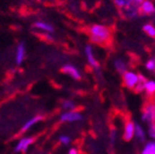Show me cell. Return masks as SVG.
<instances>
[{"mask_svg": "<svg viewBox=\"0 0 155 154\" xmlns=\"http://www.w3.org/2000/svg\"><path fill=\"white\" fill-rule=\"evenodd\" d=\"M34 142H35L34 137H23L22 139H19V141L17 142V145L15 146L14 152H16V153H18V152L25 153Z\"/></svg>", "mask_w": 155, "mask_h": 154, "instance_id": "4", "label": "cell"}, {"mask_svg": "<svg viewBox=\"0 0 155 154\" xmlns=\"http://www.w3.org/2000/svg\"><path fill=\"white\" fill-rule=\"evenodd\" d=\"M139 11H140L141 14L151 15L153 13H155V5L150 0H144L139 7Z\"/></svg>", "mask_w": 155, "mask_h": 154, "instance_id": "10", "label": "cell"}, {"mask_svg": "<svg viewBox=\"0 0 155 154\" xmlns=\"http://www.w3.org/2000/svg\"><path fill=\"white\" fill-rule=\"evenodd\" d=\"M144 0H135V5H141Z\"/></svg>", "mask_w": 155, "mask_h": 154, "instance_id": "24", "label": "cell"}, {"mask_svg": "<svg viewBox=\"0 0 155 154\" xmlns=\"http://www.w3.org/2000/svg\"><path fill=\"white\" fill-rule=\"evenodd\" d=\"M59 142L64 146H68V145H70L71 138L67 135H61V137H59Z\"/></svg>", "mask_w": 155, "mask_h": 154, "instance_id": "20", "label": "cell"}, {"mask_svg": "<svg viewBox=\"0 0 155 154\" xmlns=\"http://www.w3.org/2000/svg\"><path fill=\"white\" fill-rule=\"evenodd\" d=\"M34 27L36 29H39V30H41V32H54V28L51 24H48V23H46V22H42V21L36 22L34 24Z\"/></svg>", "mask_w": 155, "mask_h": 154, "instance_id": "12", "label": "cell"}, {"mask_svg": "<svg viewBox=\"0 0 155 154\" xmlns=\"http://www.w3.org/2000/svg\"><path fill=\"white\" fill-rule=\"evenodd\" d=\"M123 82L127 89H135L136 86L139 84V75L130 70H127L123 73Z\"/></svg>", "mask_w": 155, "mask_h": 154, "instance_id": "2", "label": "cell"}, {"mask_svg": "<svg viewBox=\"0 0 155 154\" xmlns=\"http://www.w3.org/2000/svg\"><path fill=\"white\" fill-rule=\"evenodd\" d=\"M143 32L148 35L150 38H155V27L152 24L143 25Z\"/></svg>", "mask_w": 155, "mask_h": 154, "instance_id": "17", "label": "cell"}, {"mask_svg": "<svg viewBox=\"0 0 155 154\" xmlns=\"http://www.w3.org/2000/svg\"><path fill=\"white\" fill-rule=\"evenodd\" d=\"M152 104H153V106H154V108H155V98L153 99V102H152Z\"/></svg>", "mask_w": 155, "mask_h": 154, "instance_id": "25", "label": "cell"}, {"mask_svg": "<svg viewBox=\"0 0 155 154\" xmlns=\"http://www.w3.org/2000/svg\"><path fill=\"white\" fill-rule=\"evenodd\" d=\"M43 120V116H32L31 119H29L28 121H26V123H25L24 125L22 126V128H21V132H27L28 129H30V128L32 127V126L35 125V124H37V123H39L40 121Z\"/></svg>", "mask_w": 155, "mask_h": 154, "instance_id": "11", "label": "cell"}, {"mask_svg": "<svg viewBox=\"0 0 155 154\" xmlns=\"http://www.w3.org/2000/svg\"><path fill=\"white\" fill-rule=\"evenodd\" d=\"M154 71H155V70H154Z\"/></svg>", "mask_w": 155, "mask_h": 154, "instance_id": "26", "label": "cell"}, {"mask_svg": "<svg viewBox=\"0 0 155 154\" xmlns=\"http://www.w3.org/2000/svg\"><path fill=\"white\" fill-rule=\"evenodd\" d=\"M141 118L144 122H148L149 124L155 123V108L153 104H148L144 107Z\"/></svg>", "mask_w": 155, "mask_h": 154, "instance_id": "5", "label": "cell"}, {"mask_svg": "<svg viewBox=\"0 0 155 154\" xmlns=\"http://www.w3.org/2000/svg\"><path fill=\"white\" fill-rule=\"evenodd\" d=\"M90 38L93 43L106 44L111 38L110 29L104 25L94 24L90 28Z\"/></svg>", "mask_w": 155, "mask_h": 154, "instance_id": "1", "label": "cell"}, {"mask_svg": "<svg viewBox=\"0 0 155 154\" xmlns=\"http://www.w3.org/2000/svg\"><path fill=\"white\" fill-rule=\"evenodd\" d=\"M85 55H86V59H87V62H88V64H90L93 68H95V69H98V68H99V64H98L96 57H95L93 46L91 45V44H87V45L85 46Z\"/></svg>", "mask_w": 155, "mask_h": 154, "instance_id": "6", "label": "cell"}, {"mask_svg": "<svg viewBox=\"0 0 155 154\" xmlns=\"http://www.w3.org/2000/svg\"><path fill=\"white\" fill-rule=\"evenodd\" d=\"M135 136L138 138L140 141H144L145 139V130L143 129V127L139 124H136L135 127Z\"/></svg>", "mask_w": 155, "mask_h": 154, "instance_id": "15", "label": "cell"}, {"mask_svg": "<svg viewBox=\"0 0 155 154\" xmlns=\"http://www.w3.org/2000/svg\"><path fill=\"white\" fill-rule=\"evenodd\" d=\"M140 154H155V140H151L144 143Z\"/></svg>", "mask_w": 155, "mask_h": 154, "instance_id": "14", "label": "cell"}, {"mask_svg": "<svg viewBox=\"0 0 155 154\" xmlns=\"http://www.w3.org/2000/svg\"><path fill=\"white\" fill-rule=\"evenodd\" d=\"M145 68L150 71H154L155 70V58H150V59L145 63Z\"/></svg>", "mask_w": 155, "mask_h": 154, "instance_id": "19", "label": "cell"}, {"mask_svg": "<svg viewBox=\"0 0 155 154\" xmlns=\"http://www.w3.org/2000/svg\"><path fill=\"white\" fill-rule=\"evenodd\" d=\"M149 135H150L151 138L155 140V123H152L149 126Z\"/></svg>", "mask_w": 155, "mask_h": 154, "instance_id": "21", "label": "cell"}, {"mask_svg": "<svg viewBox=\"0 0 155 154\" xmlns=\"http://www.w3.org/2000/svg\"><path fill=\"white\" fill-rule=\"evenodd\" d=\"M61 121L64 123H74V122H80L82 121L83 116L79 111H66L63 114H61Z\"/></svg>", "mask_w": 155, "mask_h": 154, "instance_id": "3", "label": "cell"}, {"mask_svg": "<svg viewBox=\"0 0 155 154\" xmlns=\"http://www.w3.org/2000/svg\"><path fill=\"white\" fill-rule=\"evenodd\" d=\"M143 91L149 95L152 96L155 94V81L154 80H147L143 84Z\"/></svg>", "mask_w": 155, "mask_h": 154, "instance_id": "13", "label": "cell"}, {"mask_svg": "<svg viewBox=\"0 0 155 154\" xmlns=\"http://www.w3.org/2000/svg\"><path fill=\"white\" fill-rule=\"evenodd\" d=\"M135 127L136 124L133 121H127L125 124V127H124V139L126 141H130L134 137H135Z\"/></svg>", "mask_w": 155, "mask_h": 154, "instance_id": "7", "label": "cell"}, {"mask_svg": "<svg viewBox=\"0 0 155 154\" xmlns=\"http://www.w3.org/2000/svg\"><path fill=\"white\" fill-rule=\"evenodd\" d=\"M61 71L66 75H70L73 80H80L81 79V73L79 71L75 66L70 65V64H68V65H65L63 68H61Z\"/></svg>", "mask_w": 155, "mask_h": 154, "instance_id": "8", "label": "cell"}, {"mask_svg": "<svg viewBox=\"0 0 155 154\" xmlns=\"http://www.w3.org/2000/svg\"><path fill=\"white\" fill-rule=\"evenodd\" d=\"M68 154H80V152L78 151L75 148H71V149L68 151Z\"/></svg>", "mask_w": 155, "mask_h": 154, "instance_id": "23", "label": "cell"}, {"mask_svg": "<svg viewBox=\"0 0 155 154\" xmlns=\"http://www.w3.org/2000/svg\"><path fill=\"white\" fill-rule=\"evenodd\" d=\"M74 108H75V105L73 101H71V100L63 101V109L65 111H72V110H74Z\"/></svg>", "mask_w": 155, "mask_h": 154, "instance_id": "18", "label": "cell"}, {"mask_svg": "<svg viewBox=\"0 0 155 154\" xmlns=\"http://www.w3.org/2000/svg\"><path fill=\"white\" fill-rule=\"evenodd\" d=\"M25 57H26V46H25L24 42H21V43L16 46V52H15V63H16L17 65H22Z\"/></svg>", "mask_w": 155, "mask_h": 154, "instance_id": "9", "label": "cell"}, {"mask_svg": "<svg viewBox=\"0 0 155 154\" xmlns=\"http://www.w3.org/2000/svg\"><path fill=\"white\" fill-rule=\"evenodd\" d=\"M114 67L120 73H124L125 71H127V66H126L125 62L122 59H116L114 62Z\"/></svg>", "mask_w": 155, "mask_h": 154, "instance_id": "16", "label": "cell"}, {"mask_svg": "<svg viewBox=\"0 0 155 154\" xmlns=\"http://www.w3.org/2000/svg\"><path fill=\"white\" fill-rule=\"evenodd\" d=\"M115 5H117L121 9H124V8H127V3H126V0H114Z\"/></svg>", "mask_w": 155, "mask_h": 154, "instance_id": "22", "label": "cell"}]
</instances>
